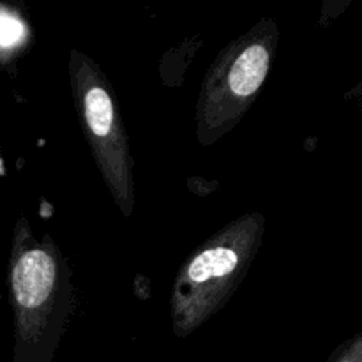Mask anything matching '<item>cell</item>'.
I'll list each match as a JSON object with an SVG mask.
<instances>
[{
    "instance_id": "277c9868",
    "label": "cell",
    "mask_w": 362,
    "mask_h": 362,
    "mask_svg": "<svg viewBox=\"0 0 362 362\" xmlns=\"http://www.w3.org/2000/svg\"><path fill=\"white\" fill-rule=\"evenodd\" d=\"M67 73L78 122L103 182L120 214L131 218L136 207L134 159L112 81L101 66L80 49H71Z\"/></svg>"
},
{
    "instance_id": "8992f818",
    "label": "cell",
    "mask_w": 362,
    "mask_h": 362,
    "mask_svg": "<svg viewBox=\"0 0 362 362\" xmlns=\"http://www.w3.org/2000/svg\"><path fill=\"white\" fill-rule=\"evenodd\" d=\"M329 362H362V334H356L343 343Z\"/></svg>"
},
{
    "instance_id": "5b68a950",
    "label": "cell",
    "mask_w": 362,
    "mask_h": 362,
    "mask_svg": "<svg viewBox=\"0 0 362 362\" xmlns=\"http://www.w3.org/2000/svg\"><path fill=\"white\" fill-rule=\"evenodd\" d=\"M34 41V32L27 18L14 7L0 4V64L20 59Z\"/></svg>"
},
{
    "instance_id": "6da1fadb",
    "label": "cell",
    "mask_w": 362,
    "mask_h": 362,
    "mask_svg": "<svg viewBox=\"0 0 362 362\" xmlns=\"http://www.w3.org/2000/svg\"><path fill=\"white\" fill-rule=\"evenodd\" d=\"M14 362H53L76 308L73 271L49 233L18 216L7 262Z\"/></svg>"
},
{
    "instance_id": "3957f363",
    "label": "cell",
    "mask_w": 362,
    "mask_h": 362,
    "mask_svg": "<svg viewBox=\"0 0 362 362\" xmlns=\"http://www.w3.org/2000/svg\"><path fill=\"white\" fill-rule=\"evenodd\" d=\"M278 45V23L262 18L218 53L205 73L194 108V134L202 147H212L250 112L267 81Z\"/></svg>"
},
{
    "instance_id": "7a4b0ae2",
    "label": "cell",
    "mask_w": 362,
    "mask_h": 362,
    "mask_svg": "<svg viewBox=\"0 0 362 362\" xmlns=\"http://www.w3.org/2000/svg\"><path fill=\"white\" fill-rule=\"evenodd\" d=\"M267 230L264 212H244L180 264L170 292L172 329L184 339L226 306L250 272Z\"/></svg>"
},
{
    "instance_id": "52a82bcc",
    "label": "cell",
    "mask_w": 362,
    "mask_h": 362,
    "mask_svg": "<svg viewBox=\"0 0 362 362\" xmlns=\"http://www.w3.org/2000/svg\"><path fill=\"white\" fill-rule=\"evenodd\" d=\"M0 163H2V145H0Z\"/></svg>"
}]
</instances>
